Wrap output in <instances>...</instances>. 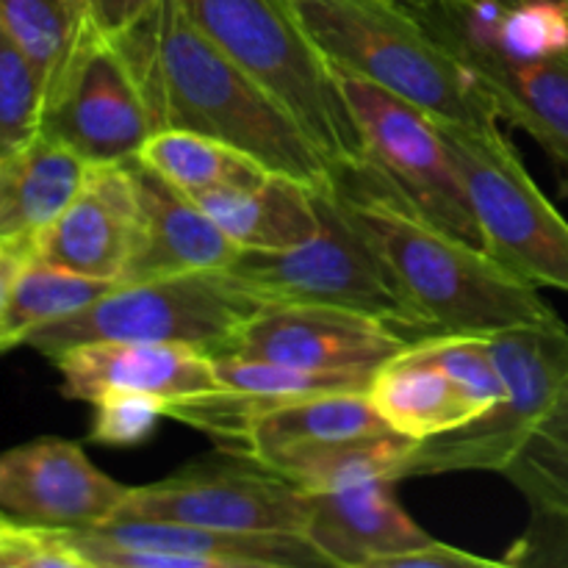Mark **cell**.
<instances>
[{
    "instance_id": "1",
    "label": "cell",
    "mask_w": 568,
    "mask_h": 568,
    "mask_svg": "<svg viewBox=\"0 0 568 568\" xmlns=\"http://www.w3.org/2000/svg\"><path fill=\"white\" fill-rule=\"evenodd\" d=\"M331 186L381 250L425 336H488L564 322L536 286L510 275L480 244L433 222L366 159L338 166Z\"/></svg>"
},
{
    "instance_id": "2",
    "label": "cell",
    "mask_w": 568,
    "mask_h": 568,
    "mask_svg": "<svg viewBox=\"0 0 568 568\" xmlns=\"http://www.w3.org/2000/svg\"><path fill=\"white\" fill-rule=\"evenodd\" d=\"M114 39L142 75L159 131L181 128L220 139L270 172L311 186L333 181V164L303 125L227 59L178 0H159L144 20Z\"/></svg>"
},
{
    "instance_id": "3",
    "label": "cell",
    "mask_w": 568,
    "mask_h": 568,
    "mask_svg": "<svg viewBox=\"0 0 568 568\" xmlns=\"http://www.w3.org/2000/svg\"><path fill=\"white\" fill-rule=\"evenodd\" d=\"M327 64L369 81L438 122L499 125L469 67L399 0H288Z\"/></svg>"
},
{
    "instance_id": "4",
    "label": "cell",
    "mask_w": 568,
    "mask_h": 568,
    "mask_svg": "<svg viewBox=\"0 0 568 568\" xmlns=\"http://www.w3.org/2000/svg\"><path fill=\"white\" fill-rule=\"evenodd\" d=\"M194 26L253 75L327 155L333 172L364 161V142L336 70L288 0H178Z\"/></svg>"
},
{
    "instance_id": "5",
    "label": "cell",
    "mask_w": 568,
    "mask_h": 568,
    "mask_svg": "<svg viewBox=\"0 0 568 568\" xmlns=\"http://www.w3.org/2000/svg\"><path fill=\"white\" fill-rule=\"evenodd\" d=\"M258 308L264 300L231 270L116 283L83 308L39 327L26 347L55 358L87 342H150L225 355Z\"/></svg>"
},
{
    "instance_id": "6",
    "label": "cell",
    "mask_w": 568,
    "mask_h": 568,
    "mask_svg": "<svg viewBox=\"0 0 568 568\" xmlns=\"http://www.w3.org/2000/svg\"><path fill=\"white\" fill-rule=\"evenodd\" d=\"M320 231L283 253H242L231 266L264 305L316 303L364 311L403 331L410 342L425 338L414 311L355 216L344 209L331 183L314 186Z\"/></svg>"
},
{
    "instance_id": "7",
    "label": "cell",
    "mask_w": 568,
    "mask_h": 568,
    "mask_svg": "<svg viewBox=\"0 0 568 568\" xmlns=\"http://www.w3.org/2000/svg\"><path fill=\"white\" fill-rule=\"evenodd\" d=\"M505 399L464 427L419 442L403 480L453 471H497L516 458L544 419L568 405V327L525 325L488 333Z\"/></svg>"
},
{
    "instance_id": "8",
    "label": "cell",
    "mask_w": 568,
    "mask_h": 568,
    "mask_svg": "<svg viewBox=\"0 0 568 568\" xmlns=\"http://www.w3.org/2000/svg\"><path fill=\"white\" fill-rule=\"evenodd\" d=\"M469 186L483 250L510 275L568 294V220L532 181L499 125L438 122Z\"/></svg>"
},
{
    "instance_id": "9",
    "label": "cell",
    "mask_w": 568,
    "mask_h": 568,
    "mask_svg": "<svg viewBox=\"0 0 568 568\" xmlns=\"http://www.w3.org/2000/svg\"><path fill=\"white\" fill-rule=\"evenodd\" d=\"M336 75L358 125L364 159L433 222L483 247L469 186L436 116L375 83L347 72Z\"/></svg>"
},
{
    "instance_id": "10",
    "label": "cell",
    "mask_w": 568,
    "mask_h": 568,
    "mask_svg": "<svg viewBox=\"0 0 568 568\" xmlns=\"http://www.w3.org/2000/svg\"><path fill=\"white\" fill-rule=\"evenodd\" d=\"M159 131L142 75L120 39L94 28L48 89L42 133L87 164H122Z\"/></svg>"
},
{
    "instance_id": "11",
    "label": "cell",
    "mask_w": 568,
    "mask_h": 568,
    "mask_svg": "<svg viewBox=\"0 0 568 568\" xmlns=\"http://www.w3.org/2000/svg\"><path fill=\"white\" fill-rule=\"evenodd\" d=\"M308 494L247 455L194 460L150 486H131L111 521H181L233 532H305Z\"/></svg>"
},
{
    "instance_id": "12",
    "label": "cell",
    "mask_w": 568,
    "mask_h": 568,
    "mask_svg": "<svg viewBox=\"0 0 568 568\" xmlns=\"http://www.w3.org/2000/svg\"><path fill=\"white\" fill-rule=\"evenodd\" d=\"M81 568H314L331 566L297 532H233L181 521H105L53 530Z\"/></svg>"
},
{
    "instance_id": "13",
    "label": "cell",
    "mask_w": 568,
    "mask_h": 568,
    "mask_svg": "<svg viewBox=\"0 0 568 568\" xmlns=\"http://www.w3.org/2000/svg\"><path fill=\"white\" fill-rule=\"evenodd\" d=\"M410 338L364 311L316 303H270L239 331L231 353L316 372H375Z\"/></svg>"
},
{
    "instance_id": "14",
    "label": "cell",
    "mask_w": 568,
    "mask_h": 568,
    "mask_svg": "<svg viewBox=\"0 0 568 568\" xmlns=\"http://www.w3.org/2000/svg\"><path fill=\"white\" fill-rule=\"evenodd\" d=\"M128 488L67 438H37L0 455V510L22 525L48 530L105 525Z\"/></svg>"
},
{
    "instance_id": "15",
    "label": "cell",
    "mask_w": 568,
    "mask_h": 568,
    "mask_svg": "<svg viewBox=\"0 0 568 568\" xmlns=\"http://www.w3.org/2000/svg\"><path fill=\"white\" fill-rule=\"evenodd\" d=\"M142 233L136 183L128 161L92 164L81 192L33 239V261L122 283Z\"/></svg>"
},
{
    "instance_id": "16",
    "label": "cell",
    "mask_w": 568,
    "mask_h": 568,
    "mask_svg": "<svg viewBox=\"0 0 568 568\" xmlns=\"http://www.w3.org/2000/svg\"><path fill=\"white\" fill-rule=\"evenodd\" d=\"M50 361L61 375V394L89 405L109 394H153L170 403L220 388L214 355L186 344L87 342Z\"/></svg>"
},
{
    "instance_id": "17",
    "label": "cell",
    "mask_w": 568,
    "mask_h": 568,
    "mask_svg": "<svg viewBox=\"0 0 568 568\" xmlns=\"http://www.w3.org/2000/svg\"><path fill=\"white\" fill-rule=\"evenodd\" d=\"M425 22L469 67L499 122L521 128L552 159L568 164V53L538 61L508 59L455 28Z\"/></svg>"
},
{
    "instance_id": "18",
    "label": "cell",
    "mask_w": 568,
    "mask_h": 568,
    "mask_svg": "<svg viewBox=\"0 0 568 568\" xmlns=\"http://www.w3.org/2000/svg\"><path fill=\"white\" fill-rule=\"evenodd\" d=\"M136 183L142 233L122 283L231 270L242 250L205 214L192 194L150 170L144 161H128Z\"/></svg>"
},
{
    "instance_id": "19",
    "label": "cell",
    "mask_w": 568,
    "mask_h": 568,
    "mask_svg": "<svg viewBox=\"0 0 568 568\" xmlns=\"http://www.w3.org/2000/svg\"><path fill=\"white\" fill-rule=\"evenodd\" d=\"M388 422L377 414L366 392H331L314 397L261 405L247 416L227 453L247 455L281 475L297 460L361 438L388 436Z\"/></svg>"
},
{
    "instance_id": "20",
    "label": "cell",
    "mask_w": 568,
    "mask_h": 568,
    "mask_svg": "<svg viewBox=\"0 0 568 568\" xmlns=\"http://www.w3.org/2000/svg\"><path fill=\"white\" fill-rule=\"evenodd\" d=\"M388 480H369L308 494L303 536L338 568H381L388 558L427 547L433 536L405 514Z\"/></svg>"
},
{
    "instance_id": "21",
    "label": "cell",
    "mask_w": 568,
    "mask_h": 568,
    "mask_svg": "<svg viewBox=\"0 0 568 568\" xmlns=\"http://www.w3.org/2000/svg\"><path fill=\"white\" fill-rule=\"evenodd\" d=\"M530 505L505 566H568V405L544 419L503 471Z\"/></svg>"
},
{
    "instance_id": "22",
    "label": "cell",
    "mask_w": 568,
    "mask_h": 568,
    "mask_svg": "<svg viewBox=\"0 0 568 568\" xmlns=\"http://www.w3.org/2000/svg\"><path fill=\"white\" fill-rule=\"evenodd\" d=\"M194 200L242 253H283L320 231L314 186L283 172H266L258 183L216 189Z\"/></svg>"
},
{
    "instance_id": "23",
    "label": "cell",
    "mask_w": 568,
    "mask_h": 568,
    "mask_svg": "<svg viewBox=\"0 0 568 568\" xmlns=\"http://www.w3.org/2000/svg\"><path fill=\"white\" fill-rule=\"evenodd\" d=\"M89 166L42 131L14 155L0 159V239L33 244L81 192Z\"/></svg>"
},
{
    "instance_id": "24",
    "label": "cell",
    "mask_w": 568,
    "mask_h": 568,
    "mask_svg": "<svg viewBox=\"0 0 568 568\" xmlns=\"http://www.w3.org/2000/svg\"><path fill=\"white\" fill-rule=\"evenodd\" d=\"M366 394L388 427L410 442H427L475 422L464 392L414 342L377 366Z\"/></svg>"
},
{
    "instance_id": "25",
    "label": "cell",
    "mask_w": 568,
    "mask_h": 568,
    "mask_svg": "<svg viewBox=\"0 0 568 568\" xmlns=\"http://www.w3.org/2000/svg\"><path fill=\"white\" fill-rule=\"evenodd\" d=\"M136 159L192 197L216 192V189L250 186L270 172L253 155L242 153L220 139L181 131V128L155 131Z\"/></svg>"
},
{
    "instance_id": "26",
    "label": "cell",
    "mask_w": 568,
    "mask_h": 568,
    "mask_svg": "<svg viewBox=\"0 0 568 568\" xmlns=\"http://www.w3.org/2000/svg\"><path fill=\"white\" fill-rule=\"evenodd\" d=\"M0 28L39 67L50 89L98 26L87 0H0Z\"/></svg>"
},
{
    "instance_id": "27",
    "label": "cell",
    "mask_w": 568,
    "mask_h": 568,
    "mask_svg": "<svg viewBox=\"0 0 568 568\" xmlns=\"http://www.w3.org/2000/svg\"><path fill=\"white\" fill-rule=\"evenodd\" d=\"M114 286L31 261L0 308V353L20 347L39 327L83 308Z\"/></svg>"
},
{
    "instance_id": "28",
    "label": "cell",
    "mask_w": 568,
    "mask_h": 568,
    "mask_svg": "<svg viewBox=\"0 0 568 568\" xmlns=\"http://www.w3.org/2000/svg\"><path fill=\"white\" fill-rule=\"evenodd\" d=\"M214 372L220 388L247 394L264 403H286V399L314 397L331 392H366L375 372H316L297 366L272 364L242 355H214Z\"/></svg>"
},
{
    "instance_id": "29",
    "label": "cell",
    "mask_w": 568,
    "mask_h": 568,
    "mask_svg": "<svg viewBox=\"0 0 568 568\" xmlns=\"http://www.w3.org/2000/svg\"><path fill=\"white\" fill-rule=\"evenodd\" d=\"M44 98L48 83L39 67L0 28V159H9L39 136Z\"/></svg>"
},
{
    "instance_id": "30",
    "label": "cell",
    "mask_w": 568,
    "mask_h": 568,
    "mask_svg": "<svg viewBox=\"0 0 568 568\" xmlns=\"http://www.w3.org/2000/svg\"><path fill=\"white\" fill-rule=\"evenodd\" d=\"M414 347L453 377L469 408L475 410V419H480L505 399V383L488 347V336L442 333V336L416 338Z\"/></svg>"
},
{
    "instance_id": "31",
    "label": "cell",
    "mask_w": 568,
    "mask_h": 568,
    "mask_svg": "<svg viewBox=\"0 0 568 568\" xmlns=\"http://www.w3.org/2000/svg\"><path fill=\"white\" fill-rule=\"evenodd\" d=\"M164 416V399L153 394H109L94 403L89 442L100 447H139L150 442Z\"/></svg>"
},
{
    "instance_id": "32",
    "label": "cell",
    "mask_w": 568,
    "mask_h": 568,
    "mask_svg": "<svg viewBox=\"0 0 568 568\" xmlns=\"http://www.w3.org/2000/svg\"><path fill=\"white\" fill-rule=\"evenodd\" d=\"M505 566L503 560L483 558V555L466 552V549L453 547V544H444L433 538L427 547L410 549V552L397 555V558H388L381 568H497Z\"/></svg>"
},
{
    "instance_id": "33",
    "label": "cell",
    "mask_w": 568,
    "mask_h": 568,
    "mask_svg": "<svg viewBox=\"0 0 568 568\" xmlns=\"http://www.w3.org/2000/svg\"><path fill=\"white\" fill-rule=\"evenodd\" d=\"M155 3L159 0H87L94 26L105 37H120V33L131 31L139 20H144L155 9Z\"/></svg>"
},
{
    "instance_id": "34",
    "label": "cell",
    "mask_w": 568,
    "mask_h": 568,
    "mask_svg": "<svg viewBox=\"0 0 568 568\" xmlns=\"http://www.w3.org/2000/svg\"><path fill=\"white\" fill-rule=\"evenodd\" d=\"M33 261L31 242H14V239H0V308L9 300L11 288L17 286L26 266Z\"/></svg>"
},
{
    "instance_id": "35",
    "label": "cell",
    "mask_w": 568,
    "mask_h": 568,
    "mask_svg": "<svg viewBox=\"0 0 568 568\" xmlns=\"http://www.w3.org/2000/svg\"><path fill=\"white\" fill-rule=\"evenodd\" d=\"M399 3L410 6V9H430V6L455 3V0H399ZM464 3H477V0H464ZM503 3H514V0H503Z\"/></svg>"
},
{
    "instance_id": "36",
    "label": "cell",
    "mask_w": 568,
    "mask_h": 568,
    "mask_svg": "<svg viewBox=\"0 0 568 568\" xmlns=\"http://www.w3.org/2000/svg\"><path fill=\"white\" fill-rule=\"evenodd\" d=\"M564 3H566V6H568V0H564Z\"/></svg>"
}]
</instances>
